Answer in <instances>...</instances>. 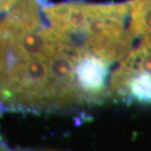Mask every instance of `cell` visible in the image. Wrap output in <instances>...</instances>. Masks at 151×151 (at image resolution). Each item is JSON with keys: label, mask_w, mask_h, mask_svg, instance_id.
Listing matches in <instances>:
<instances>
[{"label": "cell", "mask_w": 151, "mask_h": 151, "mask_svg": "<svg viewBox=\"0 0 151 151\" xmlns=\"http://www.w3.org/2000/svg\"><path fill=\"white\" fill-rule=\"evenodd\" d=\"M43 11L53 27L108 63L122 60L132 50L134 35L127 24L129 3L69 2Z\"/></svg>", "instance_id": "obj_2"}, {"label": "cell", "mask_w": 151, "mask_h": 151, "mask_svg": "<svg viewBox=\"0 0 151 151\" xmlns=\"http://www.w3.org/2000/svg\"><path fill=\"white\" fill-rule=\"evenodd\" d=\"M65 46V36L44 24L40 10L13 12L0 28V99L32 111L86 105L67 79Z\"/></svg>", "instance_id": "obj_1"}, {"label": "cell", "mask_w": 151, "mask_h": 151, "mask_svg": "<svg viewBox=\"0 0 151 151\" xmlns=\"http://www.w3.org/2000/svg\"><path fill=\"white\" fill-rule=\"evenodd\" d=\"M110 63L92 53H85L76 66V80L88 105L104 101L110 79Z\"/></svg>", "instance_id": "obj_3"}, {"label": "cell", "mask_w": 151, "mask_h": 151, "mask_svg": "<svg viewBox=\"0 0 151 151\" xmlns=\"http://www.w3.org/2000/svg\"><path fill=\"white\" fill-rule=\"evenodd\" d=\"M117 68L124 71H144L151 74V38L132 49Z\"/></svg>", "instance_id": "obj_5"}, {"label": "cell", "mask_w": 151, "mask_h": 151, "mask_svg": "<svg viewBox=\"0 0 151 151\" xmlns=\"http://www.w3.org/2000/svg\"><path fill=\"white\" fill-rule=\"evenodd\" d=\"M48 151H60V150H48Z\"/></svg>", "instance_id": "obj_7"}, {"label": "cell", "mask_w": 151, "mask_h": 151, "mask_svg": "<svg viewBox=\"0 0 151 151\" xmlns=\"http://www.w3.org/2000/svg\"><path fill=\"white\" fill-rule=\"evenodd\" d=\"M129 7V25L134 37L151 38V0H132Z\"/></svg>", "instance_id": "obj_4"}, {"label": "cell", "mask_w": 151, "mask_h": 151, "mask_svg": "<svg viewBox=\"0 0 151 151\" xmlns=\"http://www.w3.org/2000/svg\"><path fill=\"white\" fill-rule=\"evenodd\" d=\"M16 2H17V0H0V11L11 7Z\"/></svg>", "instance_id": "obj_6"}]
</instances>
